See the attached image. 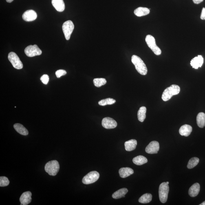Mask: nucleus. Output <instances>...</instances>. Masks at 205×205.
I'll list each match as a JSON object with an SVG mask.
<instances>
[{"mask_svg":"<svg viewBox=\"0 0 205 205\" xmlns=\"http://www.w3.org/2000/svg\"><path fill=\"white\" fill-rule=\"evenodd\" d=\"M131 62L135 66V69L139 74L142 75H145L147 74V67L141 58L134 55L132 56Z\"/></svg>","mask_w":205,"mask_h":205,"instance_id":"obj_1","label":"nucleus"},{"mask_svg":"<svg viewBox=\"0 0 205 205\" xmlns=\"http://www.w3.org/2000/svg\"><path fill=\"white\" fill-rule=\"evenodd\" d=\"M180 89L179 86L173 85L167 88L163 92L162 99L164 102L168 101L175 95L178 94L180 93Z\"/></svg>","mask_w":205,"mask_h":205,"instance_id":"obj_2","label":"nucleus"},{"mask_svg":"<svg viewBox=\"0 0 205 205\" xmlns=\"http://www.w3.org/2000/svg\"><path fill=\"white\" fill-rule=\"evenodd\" d=\"M45 169L49 175L55 176L60 169L59 163L56 160L49 161L46 164Z\"/></svg>","mask_w":205,"mask_h":205,"instance_id":"obj_3","label":"nucleus"},{"mask_svg":"<svg viewBox=\"0 0 205 205\" xmlns=\"http://www.w3.org/2000/svg\"><path fill=\"white\" fill-rule=\"evenodd\" d=\"M169 191V184L165 182L162 183L160 185L159 188V199L161 202L164 203L166 202Z\"/></svg>","mask_w":205,"mask_h":205,"instance_id":"obj_4","label":"nucleus"},{"mask_svg":"<svg viewBox=\"0 0 205 205\" xmlns=\"http://www.w3.org/2000/svg\"><path fill=\"white\" fill-rule=\"evenodd\" d=\"M146 42L148 46L152 51L157 56L160 55L162 53V51L157 45L155 40L153 36L148 35L146 37Z\"/></svg>","mask_w":205,"mask_h":205,"instance_id":"obj_5","label":"nucleus"},{"mask_svg":"<svg viewBox=\"0 0 205 205\" xmlns=\"http://www.w3.org/2000/svg\"><path fill=\"white\" fill-rule=\"evenodd\" d=\"M99 173L98 172L91 171L84 176L82 180V182L84 184L86 185L92 184L96 182L99 178Z\"/></svg>","mask_w":205,"mask_h":205,"instance_id":"obj_6","label":"nucleus"},{"mask_svg":"<svg viewBox=\"0 0 205 205\" xmlns=\"http://www.w3.org/2000/svg\"><path fill=\"white\" fill-rule=\"evenodd\" d=\"M8 58L14 68L18 69L23 68V64L15 53L12 52L9 53Z\"/></svg>","mask_w":205,"mask_h":205,"instance_id":"obj_7","label":"nucleus"},{"mask_svg":"<svg viewBox=\"0 0 205 205\" xmlns=\"http://www.w3.org/2000/svg\"><path fill=\"white\" fill-rule=\"evenodd\" d=\"M63 30L65 39L69 40L70 39L71 34L74 30V25L71 20H69L64 23L63 25Z\"/></svg>","mask_w":205,"mask_h":205,"instance_id":"obj_8","label":"nucleus"},{"mask_svg":"<svg viewBox=\"0 0 205 205\" xmlns=\"http://www.w3.org/2000/svg\"><path fill=\"white\" fill-rule=\"evenodd\" d=\"M25 52L29 57L39 56L42 54V51L36 45H29L25 48Z\"/></svg>","mask_w":205,"mask_h":205,"instance_id":"obj_9","label":"nucleus"},{"mask_svg":"<svg viewBox=\"0 0 205 205\" xmlns=\"http://www.w3.org/2000/svg\"><path fill=\"white\" fill-rule=\"evenodd\" d=\"M117 123L114 119L107 117L103 119L102 121V127L106 129H114L117 127Z\"/></svg>","mask_w":205,"mask_h":205,"instance_id":"obj_10","label":"nucleus"},{"mask_svg":"<svg viewBox=\"0 0 205 205\" xmlns=\"http://www.w3.org/2000/svg\"><path fill=\"white\" fill-rule=\"evenodd\" d=\"M160 149V145L158 142L153 141L150 143L146 147V152L149 154H155L158 153Z\"/></svg>","mask_w":205,"mask_h":205,"instance_id":"obj_11","label":"nucleus"},{"mask_svg":"<svg viewBox=\"0 0 205 205\" xmlns=\"http://www.w3.org/2000/svg\"><path fill=\"white\" fill-rule=\"evenodd\" d=\"M22 18L25 21L27 22L33 21L37 18V14L33 10H27L23 14Z\"/></svg>","mask_w":205,"mask_h":205,"instance_id":"obj_12","label":"nucleus"},{"mask_svg":"<svg viewBox=\"0 0 205 205\" xmlns=\"http://www.w3.org/2000/svg\"><path fill=\"white\" fill-rule=\"evenodd\" d=\"M32 193L30 191H26L23 193L20 197L19 200L21 205H27L32 201Z\"/></svg>","mask_w":205,"mask_h":205,"instance_id":"obj_13","label":"nucleus"},{"mask_svg":"<svg viewBox=\"0 0 205 205\" xmlns=\"http://www.w3.org/2000/svg\"><path fill=\"white\" fill-rule=\"evenodd\" d=\"M204 63V58L202 56L198 55L194 58L191 61V64L193 68L198 69L199 67H201Z\"/></svg>","mask_w":205,"mask_h":205,"instance_id":"obj_14","label":"nucleus"},{"mask_svg":"<svg viewBox=\"0 0 205 205\" xmlns=\"http://www.w3.org/2000/svg\"><path fill=\"white\" fill-rule=\"evenodd\" d=\"M52 3L58 12H63L64 10L65 5L63 0H52Z\"/></svg>","mask_w":205,"mask_h":205,"instance_id":"obj_15","label":"nucleus"},{"mask_svg":"<svg viewBox=\"0 0 205 205\" xmlns=\"http://www.w3.org/2000/svg\"><path fill=\"white\" fill-rule=\"evenodd\" d=\"M192 131V127L191 126L185 124L181 126L179 130V132L182 136H189Z\"/></svg>","mask_w":205,"mask_h":205,"instance_id":"obj_16","label":"nucleus"},{"mask_svg":"<svg viewBox=\"0 0 205 205\" xmlns=\"http://www.w3.org/2000/svg\"><path fill=\"white\" fill-rule=\"evenodd\" d=\"M200 190V185L199 183H196L190 187L188 191V193L190 197H195L198 195Z\"/></svg>","mask_w":205,"mask_h":205,"instance_id":"obj_17","label":"nucleus"},{"mask_svg":"<svg viewBox=\"0 0 205 205\" xmlns=\"http://www.w3.org/2000/svg\"><path fill=\"white\" fill-rule=\"evenodd\" d=\"M134 171L133 169L130 168H122L119 170L120 176L123 178H125L133 175Z\"/></svg>","mask_w":205,"mask_h":205,"instance_id":"obj_18","label":"nucleus"},{"mask_svg":"<svg viewBox=\"0 0 205 205\" xmlns=\"http://www.w3.org/2000/svg\"><path fill=\"white\" fill-rule=\"evenodd\" d=\"M137 144V141L134 139L127 141L124 144L126 151H133L136 149Z\"/></svg>","mask_w":205,"mask_h":205,"instance_id":"obj_19","label":"nucleus"},{"mask_svg":"<svg viewBox=\"0 0 205 205\" xmlns=\"http://www.w3.org/2000/svg\"><path fill=\"white\" fill-rule=\"evenodd\" d=\"M149 13L150 9L146 7H139L134 11V14L138 17L147 15Z\"/></svg>","mask_w":205,"mask_h":205,"instance_id":"obj_20","label":"nucleus"},{"mask_svg":"<svg viewBox=\"0 0 205 205\" xmlns=\"http://www.w3.org/2000/svg\"><path fill=\"white\" fill-rule=\"evenodd\" d=\"M128 190L126 188H122L113 194L112 197L115 199H118L125 197V195L128 193Z\"/></svg>","mask_w":205,"mask_h":205,"instance_id":"obj_21","label":"nucleus"},{"mask_svg":"<svg viewBox=\"0 0 205 205\" xmlns=\"http://www.w3.org/2000/svg\"><path fill=\"white\" fill-rule=\"evenodd\" d=\"M14 127L16 131L20 134L26 136L29 134L28 131L26 128L21 124H16Z\"/></svg>","mask_w":205,"mask_h":205,"instance_id":"obj_22","label":"nucleus"},{"mask_svg":"<svg viewBox=\"0 0 205 205\" xmlns=\"http://www.w3.org/2000/svg\"><path fill=\"white\" fill-rule=\"evenodd\" d=\"M197 121L199 127L202 128L205 126V114L204 113H199L197 115Z\"/></svg>","mask_w":205,"mask_h":205,"instance_id":"obj_23","label":"nucleus"},{"mask_svg":"<svg viewBox=\"0 0 205 205\" xmlns=\"http://www.w3.org/2000/svg\"><path fill=\"white\" fill-rule=\"evenodd\" d=\"M133 162L136 165H141L147 163L148 160L145 157L142 155H139L133 158Z\"/></svg>","mask_w":205,"mask_h":205,"instance_id":"obj_24","label":"nucleus"},{"mask_svg":"<svg viewBox=\"0 0 205 205\" xmlns=\"http://www.w3.org/2000/svg\"><path fill=\"white\" fill-rule=\"evenodd\" d=\"M147 109L145 107H141L138 112V119L141 122H143L146 118Z\"/></svg>","mask_w":205,"mask_h":205,"instance_id":"obj_25","label":"nucleus"},{"mask_svg":"<svg viewBox=\"0 0 205 205\" xmlns=\"http://www.w3.org/2000/svg\"><path fill=\"white\" fill-rule=\"evenodd\" d=\"M152 195L150 193H146L142 196L139 199V202L142 204H147L152 201Z\"/></svg>","mask_w":205,"mask_h":205,"instance_id":"obj_26","label":"nucleus"},{"mask_svg":"<svg viewBox=\"0 0 205 205\" xmlns=\"http://www.w3.org/2000/svg\"><path fill=\"white\" fill-rule=\"evenodd\" d=\"M116 100L111 98H107L102 100L98 102V104L100 106H105L107 105H111L116 102Z\"/></svg>","mask_w":205,"mask_h":205,"instance_id":"obj_27","label":"nucleus"},{"mask_svg":"<svg viewBox=\"0 0 205 205\" xmlns=\"http://www.w3.org/2000/svg\"><path fill=\"white\" fill-rule=\"evenodd\" d=\"M107 80L103 78H95L93 80V83L95 86L100 87L102 86L105 85L107 83Z\"/></svg>","mask_w":205,"mask_h":205,"instance_id":"obj_28","label":"nucleus"},{"mask_svg":"<svg viewBox=\"0 0 205 205\" xmlns=\"http://www.w3.org/2000/svg\"><path fill=\"white\" fill-rule=\"evenodd\" d=\"M199 160L197 157H193L190 159L188 163L187 168L188 169H191L195 167L197 165L199 162Z\"/></svg>","mask_w":205,"mask_h":205,"instance_id":"obj_29","label":"nucleus"},{"mask_svg":"<svg viewBox=\"0 0 205 205\" xmlns=\"http://www.w3.org/2000/svg\"><path fill=\"white\" fill-rule=\"evenodd\" d=\"M9 183L10 182L7 177L4 176L0 177V186L1 187L8 186Z\"/></svg>","mask_w":205,"mask_h":205,"instance_id":"obj_30","label":"nucleus"},{"mask_svg":"<svg viewBox=\"0 0 205 205\" xmlns=\"http://www.w3.org/2000/svg\"><path fill=\"white\" fill-rule=\"evenodd\" d=\"M66 74V71L64 69H59L56 72V75L58 78H60L61 76L65 75Z\"/></svg>","mask_w":205,"mask_h":205,"instance_id":"obj_31","label":"nucleus"},{"mask_svg":"<svg viewBox=\"0 0 205 205\" xmlns=\"http://www.w3.org/2000/svg\"><path fill=\"white\" fill-rule=\"evenodd\" d=\"M40 80L45 85H47L49 80V77L47 75H44L40 78Z\"/></svg>","mask_w":205,"mask_h":205,"instance_id":"obj_32","label":"nucleus"},{"mask_svg":"<svg viewBox=\"0 0 205 205\" xmlns=\"http://www.w3.org/2000/svg\"><path fill=\"white\" fill-rule=\"evenodd\" d=\"M201 19L202 20H205V8H203L201 15Z\"/></svg>","mask_w":205,"mask_h":205,"instance_id":"obj_33","label":"nucleus"},{"mask_svg":"<svg viewBox=\"0 0 205 205\" xmlns=\"http://www.w3.org/2000/svg\"><path fill=\"white\" fill-rule=\"evenodd\" d=\"M204 0H193V3L195 4H199V3H202Z\"/></svg>","mask_w":205,"mask_h":205,"instance_id":"obj_34","label":"nucleus"},{"mask_svg":"<svg viewBox=\"0 0 205 205\" xmlns=\"http://www.w3.org/2000/svg\"><path fill=\"white\" fill-rule=\"evenodd\" d=\"M14 0H6V1L7 3H12Z\"/></svg>","mask_w":205,"mask_h":205,"instance_id":"obj_35","label":"nucleus"},{"mask_svg":"<svg viewBox=\"0 0 205 205\" xmlns=\"http://www.w3.org/2000/svg\"><path fill=\"white\" fill-rule=\"evenodd\" d=\"M200 205H205V201H204V202H203L201 204H199Z\"/></svg>","mask_w":205,"mask_h":205,"instance_id":"obj_36","label":"nucleus"},{"mask_svg":"<svg viewBox=\"0 0 205 205\" xmlns=\"http://www.w3.org/2000/svg\"><path fill=\"white\" fill-rule=\"evenodd\" d=\"M166 183H167V184H169V182H166Z\"/></svg>","mask_w":205,"mask_h":205,"instance_id":"obj_37","label":"nucleus"}]
</instances>
